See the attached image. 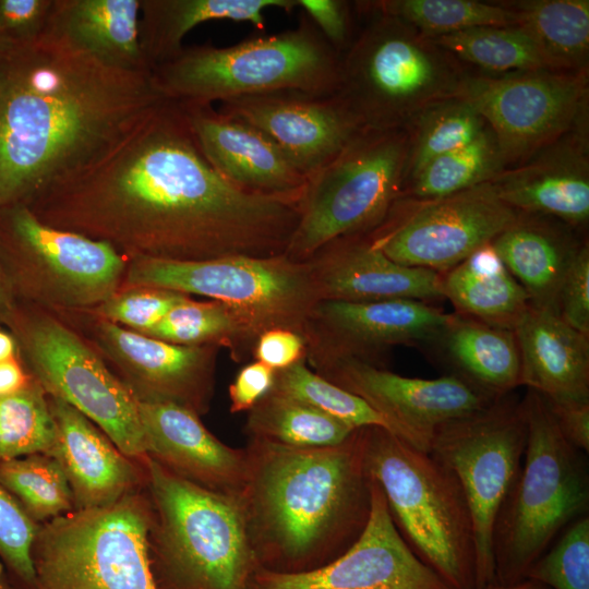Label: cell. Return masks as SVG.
Returning a JSON list of instances; mask_svg holds the SVG:
<instances>
[{"instance_id": "cell-29", "label": "cell", "mask_w": 589, "mask_h": 589, "mask_svg": "<svg viewBox=\"0 0 589 589\" xmlns=\"http://www.w3.org/2000/svg\"><path fill=\"white\" fill-rule=\"evenodd\" d=\"M430 346L453 374L493 398L521 386L520 353L512 329L454 312Z\"/></svg>"}, {"instance_id": "cell-13", "label": "cell", "mask_w": 589, "mask_h": 589, "mask_svg": "<svg viewBox=\"0 0 589 589\" xmlns=\"http://www.w3.org/2000/svg\"><path fill=\"white\" fill-rule=\"evenodd\" d=\"M128 263L104 241L44 224L25 204L0 207V269L15 301L94 309L119 290Z\"/></svg>"}, {"instance_id": "cell-1", "label": "cell", "mask_w": 589, "mask_h": 589, "mask_svg": "<svg viewBox=\"0 0 589 589\" xmlns=\"http://www.w3.org/2000/svg\"><path fill=\"white\" fill-rule=\"evenodd\" d=\"M25 205L44 224L104 241L129 261L285 255L302 213V200L225 179L184 105L171 99Z\"/></svg>"}, {"instance_id": "cell-24", "label": "cell", "mask_w": 589, "mask_h": 589, "mask_svg": "<svg viewBox=\"0 0 589 589\" xmlns=\"http://www.w3.org/2000/svg\"><path fill=\"white\" fill-rule=\"evenodd\" d=\"M182 104L203 154L225 179L254 193L304 199L309 178L267 135L212 105Z\"/></svg>"}, {"instance_id": "cell-45", "label": "cell", "mask_w": 589, "mask_h": 589, "mask_svg": "<svg viewBox=\"0 0 589 589\" xmlns=\"http://www.w3.org/2000/svg\"><path fill=\"white\" fill-rule=\"evenodd\" d=\"M39 526L0 482V560L23 589L35 582L32 548Z\"/></svg>"}, {"instance_id": "cell-23", "label": "cell", "mask_w": 589, "mask_h": 589, "mask_svg": "<svg viewBox=\"0 0 589 589\" xmlns=\"http://www.w3.org/2000/svg\"><path fill=\"white\" fill-rule=\"evenodd\" d=\"M56 423V440L49 456L61 466L69 482L74 510L111 505L146 488L143 460L123 454L81 411L48 396Z\"/></svg>"}, {"instance_id": "cell-46", "label": "cell", "mask_w": 589, "mask_h": 589, "mask_svg": "<svg viewBox=\"0 0 589 589\" xmlns=\"http://www.w3.org/2000/svg\"><path fill=\"white\" fill-rule=\"evenodd\" d=\"M560 317L576 330L589 336V245L582 242L563 278Z\"/></svg>"}, {"instance_id": "cell-6", "label": "cell", "mask_w": 589, "mask_h": 589, "mask_svg": "<svg viewBox=\"0 0 589 589\" xmlns=\"http://www.w3.org/2000/svg\"><path fill=\"white\" fill-rule=\"evenodd\" d=\"M362 435L366 472L410 550L450 589H476L473 522L454 473L384 428H362Z\"/></svg>"}, {"instance_id": "cell-20", "label": "cell", "mask_w": 589, "mask_h": 589, "mask_svg": "<svg viewBox=\"0 0 589 589\" xmlns=\"http://www.w3.org/2000/svg\"><path fill=\"white\" fill-rule=\"evenodd\" d=\"M449 313L430 302L320 300L308 323L306 360L351 357L375 363L397 346H430Z\"/></svg>"}, {"instance_id": "cell-10", "label": "cell", "mask_w": 589, "mask_h": 589, "mask_svg": "<svg viewBox=\"0 0 589 589\" xmlns=\"http://www.w3.org/2000/svg\"><path fill=\"white\" fill-rule=\"evenodd\" d=\"M4 327L26 371L48 396L81 411L127 456H147L137 400L82 335L56 312L21 301Z\"/></svg>"}, {"instance_id": "cell-37", "label": "cell", "mask_w": 589, "mask_h": 589, "mask_svg": "<svg viewBox=\"0 0 589 589\" xmlns=\"http://www.w3.org/2000/svg\"><path fill=\"white\" fill-rule=\"evenodd\" d=\"M356 7L399 19L430 39L478 26H517L516 13L506 2L380 0L356 2Z\"/></svg>"}, {"instance_id": "cell-9", "label": "cell", "mask_w": 589, "mask_h": 589, "mask_svg": "<svg viewBox=\"0 0 589 589\" xmlns=\"http://www.w3.org/2000/svg\"><path fill=\"white\" fill-rule=\"evenodd\" d=\"M152 506L144 490L40 524L32 589H157L151 570Z\"/></svg>"}, {"instance_id": "cell-52", "label": "cell", "mask_w": 589, "mask_h": 589, "mask_svg": "<svg viewBox=\"0 0 589 589\" xmlns=\"http://www.w3.org/2000/svg\"><path fill=\"white\" fill-rule=\"evenodd\" d=\"M31 375L19 357L0 362V397L21 390Z\"/></svg>"}, {"instance_id": "cell-3", "label": "cell", "mask_w": 589, "mask_h": 589, "mask_svg": "<svg viewBox=\"0 0 589 589\" xmlns=\"http://www.w3.org/2000/svg\"><path fill=\"white\" fill-rule=\"evenodd\" d=\"M240 494L261 568L294 574L324 566L360 537L371 512L362 428L330 447L250 438Z\"/></svg>"}, {"instance_id": "cell-5", "label": "cell", "mask_w": 589, "mask_h": 589, "mask_svg": "<svg viewBox=\"0 0 589 589\" xmlns=\"http://www.w3.org/2000/svg\"><path fill=\"white\" fill-rule=\"evenodd\" d=\"M527 444L519 472L503 501L492 533L494 582L526 579L530 566L560 533L588 512L585 453L560 431L544 398H521Z\"/></svg>"}, {"instance_id": "cell-41", "label": "cell", "mask_w": 589, "mask_h": 589, "mask_svg": "<svg viewBox=\"0 0 589 589\" xmlns=\"http://www.w3.org/2000/svg\"><path fill=\"white\" fill-rule=\"evenodd\" d=\"M55 440L48 395L32 376L21 390L0 397V460L49 455Z\"/></svg>"}, {"instance_id": "cell-38", "label": "cell", "mask_w": 589, "mask_h": 589, "mask_svg": "<svg viewBox=\"0 0 589 589\" xmlns=\"http://www.w3.org/2000/svg\"><path fill=\"white\" fill-rule=\"evenodd\" d=\"M432 40L452 57L490 72L548 70L534 43L519 26H478Z\"/></svg>"}, {"instance_id": "cell-25", "label": "cell", "mask_w": 589, "mask_h": 589, "mask_svg": "<svg viewBox=\"0 0 589 589\" xmlns=\"http://www.w3.org/2000/svg\"><path fill=\"white\" fill-rule=\"evenodd\" d=\"M489 183L521 214L579 227L589 219V163L585 136L575 130L527 161L503 169Z\"/></svg>"}, {"instance_id": "cell-31", "label": "cell", "mask_w": 589, "mask_h": 589, "mask_svg": "<svg viewBox=\"0 0 589 589\" xmlns=\"http://www.w3.org/2000/svg\"><path fill=\"white\" fill-rule=\"evenodd\" d=\"M294 8L297 0H142L141 48L153 69L175 57L183 48V37L199 24L230 20L263 29L266 10L291 12Z\"/></svg>"}, {"instance_id": "cell-19", "label": "cell", "mask_w": 589, "mask_h": 589, "mask_svg": "<svg viewBox=\"0 0 589 589\" xmlns=\"http://www.w3.org/2000/svg\"><path fill=\"white\" fill-rule=\"evenodd\" d=\"M252 589H450L410 550L371 479V512L360 537L322 567L294 574L259 569Z\"/></svg>"}, {"instance_id": "cell-40", "label": "cell", "mask_w": 589, "mask_h": 589, "mask_svg": "<svg viewBox=\"0 0 589 589\" xmlns=\"http://www.w3.org/2000/svg\"><path fill=\"white\" fill-rule=\"evenodd\" d=\"M0 482L39 525L74 510L65 474L49 455L0 460Z\"/></svg>"}, {"instance_id": "cell-54", "label": "cell", "mask_w": 589, "mask_h": 589, "mask_svg": "<svg viewBox=\"0 0 589 589\" xmlns=\"http://www.w3.org/2000/svg\"><path fill=\"white\" fill-rule=\"evenodd\" d=\"M19 357L17 344L10 330L0 327V362Z\"/></svg>"}, {"instance_id": "cell-16", "label": "cell", "mask_w": 589, "mask_h": 589, "mask_svg": "<svg viewBox=\"0 0 589 589\" xmlns=\"http://www.w3.org/2000/svg\"><path fill=\"white\" fill-rule=\"evenodd\" d=\"M518 215L486 182L438 199L400 197L366 235L392 261L442 274L491 243Z\"/></svg>"}, {"instance_id": "cell-15", "label": "cell", "mask_w": 589, "mask_h": 589, "mask_svg": "<svg viewBox=\"0 0 589 589\" xmlns=\"http://www.w3.org/2000/svg\"><path fill=\"white\" fill-rule=\"evenodd\" d=\"M454 98L492 131L504 168L520 165L575 130L588 104V70L462 75Z\"/></svg>"}, {"instance_id": "cell-21", "label": "cell", "mask_w": 589, "mask_h": 589, "mask_svg": "<svg viewBox=\"0 0 589 589\" xmlns=\"http://www.w3.org/2000/svg\"><path fill=\"white\" fill-rule=\"evenodd\" d=\"M218 111L263 132L308 178L361 130L336 95L275 91L221 101Z\"/></svg>"}, {"instance_id": "cell-48", "label": "cell", "mask_w": 589, "mask_h": 589, "mask_svg": "<svg viewBox=\"0 0 589 589\" xmlns=\"http://www.w3.org/2000/svg\"><path fill=\"white\" fill-rule=\"evenodd\" d=\"M298 8L314 23L329 46L341 56L350 46L351 14L341 0H297Z\"/></svg>"}, {"instance_id": "cell-26", "label": "cell", "mask_w": 589, "mask_h": 589, "mask_svg": "<svg viewBox=\"0 0 589 589\" xmlns=\"http://www.w3.org/2000/svg\"><path fill=\"white\" fill-rule=\"evenodd\" d=\"M322 299L376 301L444 299L442 274L388 259L368 235L335 240L311 257Z\"/></svg>"}, {"instance_id": "cell-7", "label": "cell", "mask_w": 589, "mask_h": 589, "mask_svg": "<svg viewBox=\"0 0 589 589\" xmlns=\"http://www.w3.org/2000/svg\"><path fill=\"white\" fill-rule=\"evenodd\" d=\"M340 56L303 12L296 27L229 47L182 48L153 68L168 99L212 105L275 91L335 95Z\"/></svg>"}, {"instance_id": "cell-8", "label": "cell", "mask_w": 589, "mask_h": 589, "mask_svg": "<svg viewBox=\"0 0 589 589\" xmlns=\"http://www.w3.org/2000/svg\"><path fill=\"white\" fill-rule=\"evenodd\" d=\"M370 14L340 56L335 94L361 129H408L428 107L454 98L464 72L452 56L408 23Z\"/></svg>"}, {"instance_id": "cell-22", "label": "cell", "mask_w": 589, "mask_h": 589, "mask_svg": "<svg viewBox=\"0 0 589 589\" xmlns=\"http://www.w3.org/2000/svg\"><path fill=\"white\" fill-rule=\"evenodd\" d=\"M146 455L176 476L215 492L240 495L247 453L232 448L193 411L168 401H137Z\"/></svg>"}, {"instance_id": "cell-14", "label": "cell", "mask_w": 589, "mask_h": 589, "mask_svg": "<svg viewBox=\"0 0 589 589\" xmlns=\"http://www.w3.org/2000/svg\"><path fill=\"white\" fill-rule=\"evenodd\" d=\"M527 422L514 393L435 433L430 454L458 480L472 517L477 588L494 582L492 533L498 510L522 462Z\"/></svg>"}, {"instance_id": "cell-36", "label": "cell", "mask_w": 589, "mask_h": 589, "mask_svg": "<svg viewBox=\"0 0 589 589\" xmlns=\"http://www.w3.org/2000/svg\"><path fill=\"white\" fill-rule=\"evenodd\" d=\"M503 169L496 140L486 125L471 143L428 163L404 184L399 199L448 196L486 183Z\"/></svg>"}, {"instance_id": "cell-55", "label": "cell", "mask_w": 589, "mask_h": 589, "mask_svg": "<svg viewBox=\"0 0 589 589\" xmlns=\"http://www.w3.org/2000/svg\"><path fill=\"white\" fill-rule=\"evenodd\" d=\"M484 589H550V588L539 581L526 578L521 581H518L512 585H498V584L493 582L486 586Z\"/></svg>"}, {"instance_id": "cell-44", "label": "cell", "mask_w": 589, "mask_h": 589, "mask_svg": "<svg viewBox=\"0 0 589 589\" xmlns=\"http://www.w3.org/2000/svg\"><path fill=\"white\" fill-rule=\"evenodd\" d=\"M189 299L191 296L163 288L121 287L101 304L88 311L98 317L143 334L175 306Z\"/></svg>"}, {"instance_id": "cell-57", "label": "cell", "mask_w": 589, "mask_h": 589, "mask_svg": "<svg viewBox=\"0 0 589 589\" xmlns=\"http://www.w3.org/2000/svg\"><path fill=\"white\" fill-rule=\"evenodd\" d=\"M10 43L7 40L4 34L2 33L0 28V50L7 47Z\"/></svg>"}, {"instance_id": "cell-30", "label": "cell", "mask_w": 589, "mask_h": 589, "mask_svg": "<svg viewBox=\"0 0 589 589\" xmlns=\"http://www.w3.org/2000/svg\"><path fill=\"white\" fill-rule=\"evenodd\" d=\"M142 0H55L48 23L80 49L128 70H153L140 43Z\"/></svg>"}, {"instance_id": "cell-18", "label": "cell", "mask_w": 589, "mask_h": 589, "mask_svg": "<svg viewBox=\"0 0 589 589\" xmlns=\"http://www.w3.org/2000/svg\"><path fill=\"white\" fill-rule=\"evenodd\" d=\"M312 365L329 382L363 399L383 417L390 433L426 453L443 425L498 399L453 373L436 378L409 377L351 357Z\"/></svg>"}, {"instance_id": "cell-35", "label": "cell", "mask_w": 589, "mask_h": 589, "mask_svg": "<svg viewBox=\"0 0 589 589\" xmlns=\"http://www.w3.org/2000/svg\"><path fill=\"white\" fill-rule=\"evenodd\" d=\"M143 335L182 346L226 347L237 361L253 357L257 339L228 305L192 298L175 306Z\"/></svg>"}, {"instance_id": "cell-2", "label": "cell", "mask_w": 589, "mask_h": 589, "mask_svg": "<svg viewBox=\"0 0 589 589\" xmlns=\"http://www.w3.org/2000/svg\"><path fill=\"white\" fill-rule=\"evenodd\" d=\"M153 70L108 64L48 22L0 50V207L27 203L166 100Z\"/></svg>"}, {"instance_id": "cell-11", "label": "cell", "mask_w": 589, "mask_h": 589, "mask_svg": "<svg viewBox=\"0 0 589 589\" xmlns=\"http://www.w3.org/2000/svg\"><path fill=\"white\" fill-rule=\"evenodd\" d=\"M147 286L202 296L233 310L257 338L283 328L304 337L322 300L311 261L285 255L204 261H129L121 287Z\"/></svg>"}, {"instance_id": "cell-53", "label": "cell", "mask_w": 589, "mask_h": 589, "mask_svg": "<svg viewBox=\"0 0 589 589\" xmlns=\"http://www.w3.org/2000/svg\"><path fill=\"white\" fill-rule=\"evenodd\" d=\"M15 303L9 287L5 283L3 274L0 269V327L5 325L8 316L10 315L13 305Z\"/></svg>"}, {"instance_id": "cell-49", "label": "cell", "mask_w": 589, "mask_h": 589, "mask_svg": "<svg viewBox=\"0 0 589 589\" xmlns=\"http://www.w3.org/2000/svg\"><path fill=\"white\" fill-rule=\"evenodd\" d=\"M253 359L274 371L283 370L306 359V341L303 336L292 330L269 329L257 337Z\"/></svg>"}, {"instance_id": "cell-50", "label": "cell", "mask_w": 589, "mask_h": 589, "mask_svg": "<svg viewBox=\"0 0 589 589\" xmlns=\"http://www.w3.org/2000/svg\"><path fill=\"white\" fill-rule=\"evenodd\" d=\"M275 371L253 361L244 365L229 386L230 412L250 411L273 387Z\"/></svg>"}, {"instance_id": "cell-32", "label": "cell", "mask_w": 589, "mask_h": 589, "mask_svg": "<svg viewBox=\"0 0 589 589\" xmlns=\"http://www.w3.org/2000/svg\"><path fill=\"white\" fill-rule=\"evenodd\" d=\"M442 287L456 313L496 327L514 330L530 306L526 291L491 243L442 273Z\"/></svg>"}, {"instance_id": "cell-4", "label": "cell", "mask_w": 589, "mask_h": 589, "mask_svg": "<svg viewBox=\"0 0 589 589\" xmlns=\"http://www.w3.org/2000/svg\"><path fill=\"white\" fill-rule=\"evenodd\" d=\"M157 589H252L261 569L240 495L191 483L146 456Z\"/></svg>"}, {"instance_id": "cell-51", "label": "cell", "mask_w": 589, "mask_h": 589, "mask_svg": "<svg viewBox=\"0 0 589 589\" xmlns=\"http://www.w3.org/2000/svg\"><path fill=\"white\" fill-rule=\"evenodd\" d=\"M545 402L564 437L577 449L587 454L589 452V401L552 402L545 400Z\"/></svg>"}, {"instance_id": "cell-43", "label": "cell", "mask_w": 589, "mask_h": 589, "mask_svg": "<svg viewBox=\"0 0 589 589\" xmlns=\"http://www.w3.org/2000/svg\"><path fill=\"white\" fill-rule=\"evenodd\" d=\"M526 578L550 589H589V516L570 522L530 566Z\"/></svg>"}, {"instance_id": "cell-27", "label": "cell", "mask_w": 589, "mask_h": 589, "mask_svg": "<svg viewBox=\"0 0 589 589\" xmlns=\"http://www.w3.org/2000/svg\"><path fill=\"white\" fill-rule=\"evenodd\" d=\"M521 386L552 402L589 401V336L529 306L514 328Z\"/></svg>"}, {"instance_id": "cell-42", "label": "cell", "mask_w": 589, "mask_h": 589, "mask_svg": "<svg viewBox=\"0 0 589 589\" xmlns=\"http://www.w3.org/2000/svg\"><path fill=\"white\" fill-rule=\"evenodd\" d=\"M271 390L304 402L354 429L381 426L389 431L380 413L360 397L313 372L306 359L275 371Z\"/></svg>"}, {"instance_id": "cell-17", "label": "cell", "mask_w": 589, "mask_h": 589, "mask_svg": "<svg viewBox=\"0 0 589 589\" xmlns=\"http://www.w3.org/2000/svg\"><path fill=\"white\" fill-rule=\"evenodd\" d=\"M53 312L89 342L137 401L173 402L200 417L209 410L219 347L170 344L88 310Z\"/></svg>"}, {"instance_id": "cell-34", "label": "cell", "mask_w": 589, "mask_h": 589, "mask_svg": "<svg viewBox=\"0 0 589 589\" xmlns=\"http://www.w3.org/2000/svg\"><path fill=\"white\" fill-rule=\"evenodd\" d=\"M248 412L245 432L250 438L291 447L336 446L357 430L304 402L273 390Z\"/></svg>"}, {"instance_id": "cell-12", "label": "cell", "mask_w": 589, "mask_h": 589, "mask_svg": "<svg viewBox=\"0 0 589 589\" xmlns=\"http://www.w3.org/2000/svg\"><path fill=\"white\" fill-rule=\"evenodd\" d=\"M408 149V129H361L309 178L286 255L309 261L335 240L380 226L401 194Z\"/></svg>"}, {"instance_id": "cell-33", "label": "cell", "mask_w": 589, "mask_h": 589, "mask_svg": "<svg viewBox=\"0 0 589 589\" xmlns=\"http://www.w3.org/2000/svg\"><path fill=\"white\" fill-rule=\"evenodd\" d=\"M506 3L515 11L517 26L532 39L548 70H588V0H528Z\"/></svg>"}, {"instance_id": "cell-28", "label": "cell", "mask_w": 589, "mask_h": 589, "mask_svg": "<svg viewBox=\"0 0 589 589\" xmlns=\"http://www.w3.org/2000/svg\"><path fill=\"white\" fill-rule=\"evenodd\" d=\"M565 224L519 213L492 242L496 254L526 291L530 306L558 314L560 290L566 271L582 242Z\"/></svg>"}, {"instance_id": "cell-47", "label": "cell", "mask_w": 589, "mask_h": 589, "mask_svg": "<svg viewBox=\"0 0 589 589\" xmlns=\"http://www.w3.org/2000/svg\"><path fill=\"white\" fill-rule=\"evenodd\" d=\"M55 0H0V28L10 44L37 37L50 16Z\"/></svg>"}, {"instance_id": "cell-39", "label": "cell", "mask_w": 589, "mask_h": 589, "mask_svg": "<svg viewBox=\"0 0 589 589\" xmlns=\"http://www.w3.org/2000/svg\"><path fill=\"white\" fill-rule=\"evenodd\" d=\"M485 128L481 116L458 98H448L424 109L408 128L404 184L432 159L471 143Z\"/></svg>"}, {"instance_id": "cell-56", "label": "cell", "mask_w": 589, "mask_h": 589, "mask_svg": "<svg viewBox=\"0 0 589 589\" xmlns=\"http://www.w3.org/2000/svg\"><path fill=\"white\" fill-rule=\"evenodd\" d=\"M0 589H15L8 580L2 567H0Z\"/></svg>"}, {"instance_id": "cell-58", "label": "cell", "mask_w": 589, "mask_h": 589, "mask_svg": "<svg viewBox=\"0 0 589 589\" xmlns=\"http://www.w3.org/2000/svg\"><path fill=\"white\" fill-rule=\"evenodd\" d=\"M0 567H1V565H0Z\"/></svg>"}]
</instances>
